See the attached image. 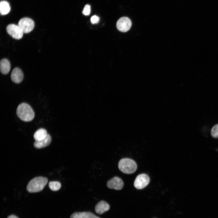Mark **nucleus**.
Masks as SVG:
<instances>
[{
	"label": "nucleus",
	"instance_id": "nucleus-1",
	"mask_svg": "<svg viewBox=\"0 0 218 218\" xmlns=\"http://www.w3.org/2000/svg\"><path fill=\"white\" fill-rule=\"evenodd\" d=\"M17 116L25 122L31 121L35 116V113L32 108L28 104L23 103L18 106L16 110Z\"/></svg>",
	"mask_w": 218,
	"mask_h": 218
},
{
	"label": "nucleus",
	"instance_id": "nucleus-2",
	"mask_svg": "<svg viewBox=\"0 0 218 218\" xmlns=\"http://www.w3.org/2000/svg\"><path fill=\"white\" fill-rule=\"evenodd\" d=\"M47 178L38 177L31 180L27 186V190L30 193H35L41 191L48 183Z\"/></svg>",
	"mask_w": 218,
	"mask_h": 218
},
{
	"label": "nucleus",
	"instance_id": "nucleus-3",
	"mask_svg": "<svg viewBox=\"0 0 218 218\" xmlns=\"http://www.w3.org/2000/svg\"><path fill=\"white\" fill-rule=\"evenodd\" d=\"M137 165L133 160L128 158L121 159L118 163L119 170L124 173L130 174L134 173L137 169Z\"/></svg>",
	"mask_w": 218,
	"mask_h": 218
},
{
	"label": "nucleus",
	"instance_id": "nucleus-4",
	"mask_svg": "<svg viewBox=\"0 0 218 218\" xmlns=\"http://www.w3.org/2000/svg\"><path fill=\"white\" fill-rule=\"evenodd\" d=\"M18 25L24 33H28L31 31L33 29L35 23L31 19L28 18H21L19 21Z\"/></svg>",
	"mask_w": 218,
	"mask_h": 218
},
{
	"label": "nucleus",
	"instance_id": "nucleus-5",
	"mask_svg": "<svg viewBox=\"0 0 218 218\" xmlns=\"http://www.w3.org/2000/svg\"><path fill=\"white\" fill-rule=\"evenodd\" d=\"M150 179L148 175L142 173L138 175L134 182V186L137 189H142L146 187L149 184Z\"/></svg>",
	"mask_w": 218,
	"mask_h": 218
},
{
	"label": "nucleus",
	"instance_id": "nucleus-6",
	"mask_svg": "<svg viewBox=\"0 0 218 218\" xmlns=\"http://www.w3.org/2000/svg\"><path fill=\"white\" fill-rule=\"evenodd\" d=\"M6 30L7 32L15 39H20L23 37L24 33L18 25L9 24L7 26Z\"/></svg>",
	"mask_w": 218,
	"mask_h": 218
},
{
	"label": "nucleus",
	"instance_id": "nucleus-7",
	"mask_svg": "<svg viewBox=\"0 0 218 218\" xmlns=\"http://www.w3.org/2000/svg\"><path fill=\"white\" fill-rule=\"evenodd\" d=\"M132 23L130 19L127 17H122L117 21L116 26L120 31L126 32L130 28Z\"/></svg>",
	"mask_w": 218,
	"mask_h": 218
},
{
	"label": "nucleus",
	"instance_id": "nucleus-8",
	"mask_svg": "<svg viewBox=\"0 0 218 218\" xmlns=\"http://www.w3.org/2000/svg\"><path fill=\"white\" fill-rule=\"evenodd\" d=\"M124 185V183L122 180L117 176L113 177L107 183V186L108 188L116 190H121Z\"/></svg>",
	"mask_w": 218,
	"mask_h": 218
},
{
	"label": "nucleus",
	"instance_id": "nucleus-9",
	"mask_svg": "<svg viewBox=\"0 0 218 218\" xmlns=\"http://www.w3.org/2000/svg\"><path fill=\"white\" fill-rule=\"evenodd\" d=\"M12 80L15 83L19 84L22 81L23 78V74L21 70L18 68H14L12 70L11 75Z\"/></svg>",
	"mask_w": 218,
	"mask_h": 218
},
{
	"label": "nucleus",
	"instance_id": "nucleus-10",
	"mask_svg": "<svg viewBox=\"0 0 218 218\" xmlns=\"http://www.w3.org/2000/svg\"><path fill=\"white\" fill-rule=\"evenodd\" d=\"M109 205L106 201L101 200L95 206V211L99 214H102L110 209Z\"/></svg>",
	"mask_w": 218,
	"mask_h": 218
},
{
	"label": "nucleus",
	"instance_id": "nucleus-11",
	"mask_svg": "<svg viewBox=\"0 0 218 218\" xmlns=\"http://www.w3.org/2000/svg\"><path fill=\"white\" fill-rule=\"evenodd\" d=\"M51 140L50 135L48 134L46 137L43 140L40 141H35L34 143V146L35 147L38 149L44 148L50 144Z\"/></svg>",
	"mask_w": 218,
	"mask_h": 218
},
{
	"label": "nucleus",
	"instance_id": "nucleus-12",
	"mask_svg": "<svg viewBox=\"0 0 218 218\" xmlns=\"http://www.w3.org/2000/svg\"><path fill=\"white\" fill-rule=\"evenodd\" d=\"M70 218H100L89 212H77L72 214Z\"/></svg>",
	"mask_w": 218,
	"mask_h": 218
},
{
	"label": "nucleus",
	"instance_id": "nucleus-13",
	"mask_svg": "<svg viewBox=\"0 0 218 218\" xmlns=\"http://www.w3.org/2000/svg\"><path fill=\"white\" fill-rule=\"evenodd\" d=\"M0 68L2 74H8L10 69V64L9 61L6 59H2L0 62Z\"/></svg>",
	"mask_w": 218,
	"mask_h": 218
},
{
	"label": "nucleus",
	"instance_id": "nucleus-14",
	"mask_svg": "<svg viewBox=\"0 0 218 218\" xmlns=\"http://www.w3.org/2000/svg\"><path fill=\"white\" fill-rule=\"evenodd\" d=\"M48 134L47 130L44 128H40L36 131L34 134L35 141H40L44 139Z\"/></svg>",
	"mask_w": 218,
	"mask_h": 218
},
{
	"label": "nucleus",
	"instance_id": "nucleus-15",
	"mask_svg": "<svg viewBox=\"0 0 218 218\" xmlns=\"http://www.w3.org/2000/svg\"><path fill=\"white\" fill-rule=\"evenodd\" d=\"M9 3L5 1H1L0 2V12L2 15H5L9 13L10 10Z\"/></svg>",
	"mask_w": 218,
	"mask_h": 218
},
{
	"label": "nucleus",
	"instance_id": "nucleus-16",
	"mask_svg": "<svg viewBox=\"0 0 218 218\" xmlns=\"http://www.w3.org/2000/svg\"><path fill=\"white\" fill-rule=\"evenodd\" d=\"M61 183L57 181H50L49 183V187L50 189L53 191L59 190L61 187Z\"/></svg>",
	"mask_w": 218,
	"mask_h": 218
},
{
	"label": "nucleus",
	"instance_id": "nucleus-17",
	"mask_svg": "<svg viewBox=\"0 0 218 218\" xmlns=\"http://www.w3.org/2000/svg\"><path fill=\"white\" fill-rule=\"evenodd\" d=\"M211 134L213 137L218 138V124H216L212 127Z\"/></svg>",
	"mask_w": 218,
	"mask_h": 218
},
{
	"label": "nucleus",
	"instance_id": "nucleus-18",
	"mask_svg": "<svg viewBox=\"0 0 218 218\" xmlns=\"http://www.w3.org/2000/svg\"><path fill=\"white\" fill-rule=\"evenodd\" d=\"M91 12V6L89 5H86L82 11L83 14L85 15H88Z\"/></svg>",
	"mask_w": 218,
	"mask_h": 218
},
{
	"label": "nucleus",
	"instance_id": "nucleus-19",
	"mask_svg": "<svg viewBox=\"0 0 218 218\" xmlns=\"http://www.w3.org/2000/svg\"><path fill=\"white\" fill-rule=\"evenodd\" d=\"M99 17L96 15L92 16L91 18V21L93 24H97L99 22Z\"/></svg>",
	"mask_w": 218,
	"mask_h": 218
},
{
	"label": "nucleus",
	"instance_id": "nucleus-20",
	"mask_svg": "<svg viewBox=\"0 0 218 218\" xmlns=\"http://www.w3.org/2000/svg\"><path fill=\"white\" fill-rule=\"evenodd\" d=\"M7 218H18V217L15 215H11L8 216Z\"/></svg>",
	"mask_w": 218,
	"mask_h": 218
}]
</instances>
